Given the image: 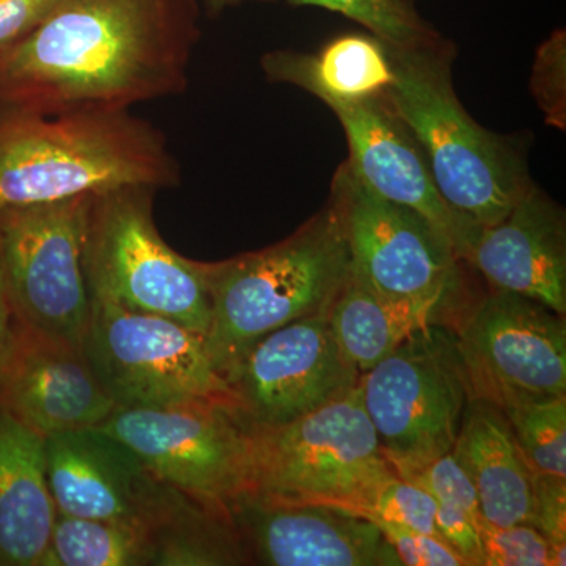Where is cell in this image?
I'll return each mask as SVG.
<instances>
[{
	"label": "cell",
	"instance_id": "obj_1",
	"mask_svg": "<svg viewBox=\"0 0 566 566\" xmlns=\"http://www.w3.org/2000/svg\"><path fill=\"white\" fill-rule=\"evenodd\" d=\"M193 0H62L0 54V109H129L180 95L199 41Z\"/></svg>",
	"mask_w": 566,
	"mask_h": 566
},
{
	"label": "cell",
	"instance_id": "obj_2",
	"mask_svg": "<svg viewBox=\"0 0 566 566\" xmlns=\"http://www.w3.org/2000/svg\"><path fill=\"white\" fill-rule=\"evenodd\" d=\"M180 181L164 134L128 109H0V208Z\"/></svg>",
	"mask_w": 566,
	"mask_h": 566
},
{
	"label": "cell",
	"instance_id": "obj_3",
	"mask_svg": "<svg viewBox=\"0 0 566 566\" xmlns=\"http://www.w3.org/2000/svg\"><path fill=\"white\" fill-rule=\"evenodd\" d=\"M387 52L394 70L387 98L419 144L444 202L475 227L504 219L534 181L523 151L480 126L458 98L452 43Z\"/></svg>",
	"mask_w": 566,
	"mask_h": 566
},
{
	"label": "cell",
	"instance_id": "obj_4",
	"mask_svg": "<svg viewBox=\"0 0 566 566\" xmlns=\"http://www.w3.org/2000/svg\"><path fill=\"white\" fill-rule=\"evenodd\" d=\"M211 300L205 335L216 370L229 378L245 353L286 324L323 314L353 273L333 202L285 240L222 262L203 263Z\"/></svg>",
	"mask_w": 566,
	"mask_h": 566
},
{
	"label": "cell",
	"instance_id": "obj_5",
	"mask_svg": "<svg viewBox=\"0 0 566 566\" xmlns=\"http://www.w3.org/2000/svg\"><path fill=\"white\" fill-rule=\"evenodd\" d=\"M245 430V497L335 505L360 515L395 474L379 449L359 385L292 422Z\"/></svg>",
	"mask_w": 566,
	"mask_h": 566
},
{
	"label": "cell",
	"instance_id": "obj_6",
	"mask_svg": "<svg viewBox=\"0 0 566 566\" xmlns=\"http://www.w3.org/2000/svg\"><path fill=\"white\" fill-rule=\"evenodd\" d=\"M145 186L92 197L84 238V270L92 300L158 315L207 335L211 300L203 262L186 259L163 240Z\"/></svg>",
	"mask_w": 566,
	"mask_h": 566
},
{
	"label": "cell",
	"instance_id": "obj_7",
	"mask_svg": "<svg viewBox=\"0 0 566 566\" xmlns=\"http://www.w3.org/2000/svg\"><path fill=\"white\" fill-rule=\"evenodd\" d=\"M360 390L379 449L408 480L452 452L471 387L457 331L428 324L360 375Z\"/></svg>",
	"mask_w": 566,
	"mask_h": 566
},
{
	"label": "cell",
	"instance_id": "obj_8",
	"mask_svg": "<svg viewBox=\"0 0 566 566\" xmlns=\"http://www.w3.org/2000/svg\"><path fill=\"white\" fill-rule=\"evenodd\" d=\"M329 200L344 227L354 274L371 292L441 318L463 296L468 264L419 212L382 199L346 161L334 175Z\"/></svg>",
	"mask_w": 566,
	"mask_h": 566
},
{
	"label": "cell",
	"instance_id": "obj_9",
	"mask_svg": "<svg viewBox=\"0 0 566 566\" xmlns=\"http://www.w3.org/2000/svg\"><path fill=\"white\" fill-rule=\"evenodd\" d=\"M84 352L115 408L186 403L233 406L205 335L164 316L92 300Z\"/></svg>",
	"mask_w": 566,
	"mask_h": 566
},
{
	"label": "cell",
	"instance_id": "obj_10",
	"mask_svg": "<svg viewBox=\"0 0 566 566\" xmlns=\"http://www.w3.org/2000/svg\"><path fill=\"white\" fill-rule=\"evenodd\" d=\"M92 197L0 208V271L11 318L80 346L92 312L84 270Z\"/></svg>",
	"mask_w": 566,
	"mask_h": 566
},
{
	"label": "cell",
	"instance_id": "obj_11",
	"mask_svg": "<svg viewBox=\"0 0 566 566\" xmlns=\"http://www.w3.org/2000/svg\"><path fill=\"white\" fill-rule=\"evenodd\" d=\"M156 479L229 513L245 491L248 430L233 406L186 403L115 408L102 424Z\"/></svg>",
	"mask_w": 566,
	"mask_h": 566
},
{
	"label": "cell",
	"instance_id": "obj_12",
	"mask_svg": "<svg viewBox=\"0 0 566 566\" xmlns=\"http://www.w3.org/2000/svg\"><path fill=\"white\" fill-rule=\"evenodd\" d=\"M455 331L472 397L502 408L566 395L565 315L490 289Z\"/></svg>",
	"mask_w": 566,
	"mask_h": 566
},
{
	"label": "cell",
	"instance_id": "obj_13",
	"mask_svg": "<svg viewBox=\"0 0 566 566\" xmlns=\"http://www.w3.org/2000/svg\"><path fill=\"white\" fill-rule=\"evenodd\" d=\"M359 379L323 312L256 342L227 382L245 427H277L329 403L359 385Z\"/></svg>",
	"mask_w": 566,
	"mask_h": 566
},
{
	"label": "cell",
	"instance_id": "obj_14",
	"mask_svg": "<svg viewBox=\"0 0 566 566\" xmlns=\"http://www.w3.org/2000/svg\"><path fill=\"white\" fill-rule=\"evenodd\" d=\"M48 486L57 512L166 526L193 499L166 485L132 450L99 427L44 436Z\"/></svg>",
	"mask_w": 566,
	"mask_h": 566
},
{
	"label": "cell",
	"instance_id": "obj_15",
	"mask_svg": "<svg viewBox=\"0 0 566 566\" xmlns=\"http://www.w3.org/2000/svg\"><path fill=\"white\" fill-rule=\"evenodd\" d=\"M0 409L50 436L99 427L115 405L84 346L48 337L11 318L0 354Z\"/></svg>",
	"mask_w": 566,
	"mask_h": 566
},
{
	"label": "cell",
	"instance_id": "obj_16",
	"mask_svg": "<svg viewBox=\"0 0 566 566\" xmlns=\"http://www.w3.org/2000/svg\"><path fill=\"white\" fill-rule=\"evenodd\" d=\"M234 527L256 564L266 566H401L370 517L342 506L238 499Z\"/></svg>",
	"mask_w": 566,
	"mask_h": 566
},
{
	"label": "cell",
	"instance_id": "obj_17",
	"mask_svg": "<svg viewBox=\"0 0 566 566\" xmlns=\"http://www.w3.org/2000/svg\"><path fill=\"white\" fill-rule=\"evenodd\" d=\"M326 106L344 128L349 147L346 163L353 172L382 199L419 212L433 223L461 259L476 227L463 221L444 202L419 144L387 93L360 102H329Z\"/></svg>",
	"mask_w": 566,
	"mask_h": 566
},
{
	"label": "cell",
	"instance_id": "obj_18",
	"mask_svg": "<svg viewBox=\"0 0 566 566\" xmlns=\"http://www.w3.org/2000/svg\"><path fill=\"white\" fill-rule=\"evenodd\" d=\"M461 259L488 289L566 314L565 212L535 182L504 219L476 227Z\"/></svg>",
	"mask_w": 566,
	"mask_h": 566
},
{
	"label": "cell",
	"instance_id": "obj_19",
	"mask_svg": "<svg viewBox=\"0 0 566 566\" xmlns=\"http://www.w3.org/2000/svg\"><path fill=\"white\" fill-rule=\"evenodd\" d=\"M55 517L44 436L0 409V566H50Z\"/></svg>",
	"mask_w": 566,
	"mask_h": 566
},
{
	"label": "cell",
	"instance_id": "obj_20",
	"mask_svg": "<svg viewBox=\"0 0 566 566\" xmlns=\"http://www.w3.org/2000/svg\"><path fill=\"white\" fill-rule=\"evenodd\" d=\"M452 453L474 485L488 523L534 526V471L501 408L471 397Z\"/></svg>",
	"mask_w": 566,
	"mask_h": 566
},
{
	"label": "cell",
	"instance_id": "obj_21",
	"mask_svg": "<svg viewBox=\"0 0 566 566\" xmlns=\"http://www.w3.org/2000/svg\"><path fill=\"white\" fill-rule=\"evenodd\" d=\"M262 70L268 81L303 88L324 104L381 95L394 81L386 43L371 33L338 36L315 54L268 52L262 57Z\"/></svg>",
	"mask_w": 566,
	"mask_h": 566
},
{
	"label": "cell",
	"instance_id": "obj_22",
	"mask_svg": "<svg viewBox=\"0 0 566 566\" xmlns=\"http://www.w3.org/2000/svg\"><path fill=\"white\" fill-rule=\"evenodd\" d=\"M342 353L363 375L392 354L406 338L441 316L394 304L371 292L354 271L327 308Z\"/></svg>",
	"mask_w": 566,
	"mask_h": 566
},
{
	"label": "cell",
	"instance_id": "obj_23",
	"mask_svg": "<svg viewBox=\"0 0 566 566\" xmlns=\"http://www.w3.org/2000/svg\"><path fill=\"white\" fill-rule=\"evenodd\" d=\"M148 565L156 566V543L150 527L57 512L50 566Z\"/></svg>",
	"mask_w": 566,
	"mask_h": 566
},
{
	"label": "cell",
	"instance_id": "obj_24",
	"mask_svg": "<svg viewBox=\"0 0 566 566\" xmlns=\"http://www.w3.org/2000/svg\"><path fill=\"white\" fill-rule=\"evenodd\" d=\"M253 0H205L212 11ZM275 2V0H256ZM292 6H311L334 11L367 29L371 35L392 48L430 46L444 39L430 22L417 13L408 0H283Z\"/></svg>",
	"mask_w": 566,
	"mask_h": 566
},
{
	"label": "cell",
	"instance_id": "obj_25",
	"mask_svg": "<svg viewBox=\"0 0 566 566\" xmlns=\"http://www.w3.org/2000/svg\"><path fill=\"white\" fill-rule=\"evenodd\" d=\"M517 446L535 474L566 476V395L502 406Z\"/></svg>",
	"mask_w": 566,
	"mask_h": 566
},
{
	"label": "cell",
	"instance_id": "obj_26",
	"mask_svg": "<svg viewBox=\"0 0 566 566\" xmlns=\"http://www.w3.org/2000/svg\"><path fill=\"white\" fill-rule=\"evenodd\" d=\"M483 566H565L566 546L551 543L532 524L494 526L486 520L480 524Z\"/></svg>",
	"mask_w": 566,
	"mask_h": 566
},
{
	"label": "cell",
	"instance_id": "obj_27",
	"mask_svg": "<svg viewBox=\"0 0 566 566\" xmlns=\"http://www.w3.org/2000/svg\"><path fill=\"white\" fill-rule=\"evenodd\" d=\"M436 510L433 495L394 474L379 485L360 515L441 538L436 527Z\"/></svg>",
	"mask_w": 566,
	"mask_h": 566
},
{
	"label": "cell",
	"instance_id": "obj_28",
	"mask_svg": "<svg viewBox=\"0 0 566 566\" xmlns=\"http://www.w3.org/2000/svg\"><path fill=\"white\" fill-rule=\"evenodd\" d=\"M532 93L546 123L566 128V32L558 29L538 48L532 70Z\"/></svg>",
	"mask_w": 566,
	"mask_h": 566
},
{
	"label": "cell",
	"instance_id": "obj_29",
	"mask_svg": "<svg viewBox=\"0 0 566 566\" xmlns=\"http://www.w3.org/2000/svg\"><path fill=\"white\" fill-rule=\"evenodd\" d=\"M408 480L433 495L436 504L483 517L475 488L452 452L438 458Z\"/></svg>",
	"mask_w": 566,
	"mask_h": 566
},
{
	"label": "cell",
	"instance_id": "obj_30",
	"mask_svg": "<svg viewBox=\"0 0 566 566\" xmlns=\"http://www.w3.org/2000/svg\"><path fill=\"white\" fill-rule=\"evenodd\" d=\"M375 523L392 545L401 566H468L464 558L439 536L420 534L382 521Z\"/></svg>",
	"mask_w": 566,
	"mask_h": 566
},
{
	"label": "cell",
	"instance_id": "obj_31",
	"mask_svg": "<svg viewBox=\"0 0 566 566\" xmlns=\"http://www.w3.org/2000/svg\"><path fill=\"white\" fill-rule=\"evenodd\" d=\"M534 526L551 539L553 545L566 546V476L535 474Z\"/></svg>",
	"mask_w": 566,
	"mask_h": 566
},
{
	"label": "cell",
	"instance_id": "obj_32",
	"mask_svg": "<svg viewBox=\"0 0 566 566\" xmlns=\"http://www.w3.org/2000/svg\"><path fill=\"white\" fill-rule=\"evenodd\" d=\"M62 0H0V54L28 36Z\"/></svg>",
	"mask_w": 566,
	"mask_h": 566
},
{
	"label": "cell",
	"instance_id": "obj_33",
	"mask_svg": "<svg viewBox=\"0 0 566 566\" xmlns=\"http://www.w3.org/2000/svg\"><path fill=\"white\" fill-rule=\"evenodd\" d=\"M11 326V312L7 300L6 285H3L2 271H0V354L6 346Z\"/></svg>",
	"mask_w": 566,
	"mask_h": 566
},
{
	"label": "cell",
	"instance_id": "obj_34",
	"mask_svg": "<svg viewBox=\"0 0 566 566\" xmlns=\"http://www.w3.org/2000/svg\"><path fill=\"white\" fill-rule=\"evenodd\" d=\"M408 2H412V0H408Z\"/></svg>",
	"mask_w": 566,
	"mask_h": 566
}]
</instances>
